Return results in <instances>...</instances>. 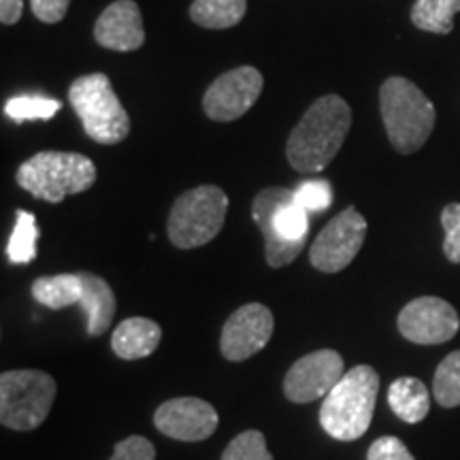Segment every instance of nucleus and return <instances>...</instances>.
I'll return each instance as SVG.
<instances>
[{
    "label": "nucleus",
    "mask_w": 460,
    "mask_h": 460,
    "mask_svg": "<svg viewBox=\"0 0 460 460\" xmlns=\"http://www.w3.org/2000/svg\"><path fill=\"white\" fill-rule=\"evenodd\" d=\"M352 126V109L341 96L326 94L305 111L286 143V158L298 172H320L341 149Z\"/></svg>",
    "instance_id": "1"
},
{
    "label": "nucleus",
    "mask_w": 460,
    "mask_h": 460,
    "mask_svg": "<svg viewBox=\"0 0 460 460\" xmlns=\"http://www.w3.org/2000/svg\"><path fill=\"white\" fill-rule=\"evenodd\" d=\"M252 217L264 237L269 267L281 269L295 262L309 233V214L295 200V190L267 188L258 192Z\"/></svg>",
    "instance_id": "2"
},
{
    "label": "nucleus",
    "mask_w": 460,
    "mask_h": 460,
    "mask_svg": "<svg viewBox=\"0 0 460 460\" xmlns=\"http://www.w3.org/2000/svg\"><path fill=\"white\" fill-rule=\"evenodd\" d=\"M379 393V376L369 365L345 371L320 407L322 429L337 441H356L371 427Z\"/></svg>",
    "instance_id": "3"
},
{
    "label": "nucleus",
    "mask_w": 460,
    "mask_h": 460,
    "mask_svg": "<svg viewBox=\"0 0 460 460\" xmlns=\"http://www.w3.org/2000/svg\"><path fill=\"white\" fill-rule=\"evenodd\" d=\"M386 135L399 154L418 152L433 135L437 111L429 96L405 77H388L379 88Z\"/></svg>",
    "instance_id": "4"
},
{
    "label": "nucleus",
    "mask_w": 460,
    "mask_h": 460,
    "mask_svg": "<svg viewBox=\"0 0 460 460\" xmlns=\"http://www.w3.org/2000/svg\"><path fill=\"white\" fill-rule=\"evenodd\" d=\"M17 186L45 203H62L82 194L96 181V164L75 152H39L15 172Z\"/></svg>",
    "instance_id": "5"
},
{
    "label": "nucleus",
    "mask_w": 460,
    "mask_h": 460,
    "mask_svg": "<svg viewBox=\"0 0 460 460\" xmlns=\"http://www.w3.org/2000/svg\"><path fill=\"white\" fill-rule=\"evenodd\" d=\"M68 101L92 141L101 146H115L128 137V111L119 102L111 79L105 73H92L75 79L68 90Z\"/></svg>",
    "instance_id": "6"
},
{
    "label": "nucleus",
    "mask_w": 460,
    "mask_h": 460,
    "mask_svg": "<svg viewBox=\"0 0 460 460\" xmlns=\"http://www.w3.org/2000/svg\"><path fill=\"white\" fill-rule=\"evenodd\" d=\"M228 197L217 186H197L171 207L166 234L180 250H194L214 241L226 222Z\"/></svg>",
    "instance_id": "7"
},
{
    "label": "nucleus",
    "mask_w": 460,
    "mask_h": 460,
    "mask_svg": "<svg viewBox=\"0 0 460 460\" xmlns=\"http://www.w3.org/2000/svg\"><path fill=\"white\" fill-rule=\"evenodd\" d=\"M56 379L45 371L20 369L0 376V422L11 430H34L49 416Z\"/></svg>",
    "instance_id": "8"
},
{
    "label": "nucleus",
    "mask_w": 460,
    "mask_h": 460,
    "mask_svg": "<svg viewBox=\"0 0 460 460\" xmlns=\"http://www.w3.org/2000/svg\"><path fill=\"white\" fill-rule=\"evenodd\" d=\"M367 220L356 207H348L322 228L315 237L309 261L322 273H339L358 256L367 239Z\"/></svg>",
    "instance_id": "9"
},
{
    "label": "nucleus",
    "mask_w": 460,
    "mask_h": 460,
    "mask_svg": "<svg viewBox=\"0 0 460 460\" xmlns=\"http://www.w3.org/2000/svg\"><path fill=\"white\" fill-rule=\"evenodd\" d=\"M262 85V73L254 66H239L220 75L203 96L207 118L214 122H234L256 105Z\"/></svg>",
    "instance_id": "10"
},
{
    "label": "nucleus",
    "mask_w": 460,
    "mask_h": 460,
    "mask_svg": "<svg viewBox=\"0 0 460 460\" xmlns=\"http://www.w3.org/2000/svg\"><path fill=\"white\" fill-rule=\"evenodd\" d=\"M396 324L407 341L418 345L446 343L460 329L456 309L439 296L413 298L401 309Z\"/></svg>",
    "instance_id": "11"
},
{
    "label": "nucleus",
    "mask_w": 460,
    "mask_h": 460,
    "mask_svg": "<svg viewBox=\"0 0 460 460\" xmlns=\"http://www.w3.org/2000/svg\"><path fill=\"white\" fill-rule=\"evenodd\" d=\"M345 376L341 354L335 349H315L298 358L284 379V394L292 402H312L326 396Z\"/></svg>",
    "instance_id": "12"
},
{
    "label": "nucleus",
    "mask_w": 460,
    "mask_h": 460,
    "mask_svg": "<svg viewBox=\"0 0 460 460\" xmlns=\"http://www.w3.org/2000/svg\"><path fill=\"white\" fill-rule=\"evenodd\" d=\"M275 318L262 303H247L226 320L220 349L226 360L241 362L261 352L273 335Z\"/></svg>",
    "instance_id": "13"
},
{
    "label": "nucleus",
    "mask_w": 460,
    "mask_h": 460,
    "mask_svg": "<svg viewBox=\"0 0 460 460\" xmlns=\"http://www.w3.org/2000/svg\"><path fill=\"white\" fill-rule=\"evenodd\" d=\"M216 407L197 396H180L163 402L154 413V424L160 433L177 441H203L216 433Z\"/></svg>",
    "instance_id": "14"
},
{
    "label": "nucleus",
    "mask_w": 460,
    "mask_h": 460,
    "mask_svg": "<svg viewBox=\"0 0 460 460\" xmlns=\"http://www.w3.org/2000/svg\"><path fill=\"white\" fill-rule=\"evenodd\" d=\"M94 39L111 51H135L146 43L141 9L135 0H115L94 24Z\"/></svg>",
    "instance_id": "15"
},
{
    "label": "nucleus",
    "mask_w": 460,
    "mask_h": 460,
    "mask_svg": "<svg viewBox=\"0 0 460 460\" xmlns=\"http://www.w3.org/2000/svg\"><path fill=\"white\" fill-rule=\"evenodd\" d=\"M163 329L149 318H128L111 335V349L122 360H139L156 352Z\"/></svg>",
    "instance_id": "16"
},
{
    "label": "nucleus",
    "mask_w": 460,
    "mask_h": 460,
    "mask_svg": "<svg viewBox=\"0 0 460 460\" xmlns=\"http://www.w3.org/2000/svg\"><path fill=\"white\" fill-rule=\"evenodd\" d=\"M84 295L79 305L88 314V335L99 337L109 331L115 315V295L111 286L94 273H82Z\"/></svg>",
    "instance_id": "17"
},
{
    "label": "nucleus",
    "mask_w": 460,
    "mask_h": 460,
    "mask_svg": "<svg viewBox=\"0 0 460 460\" xmlns=\"http://www.w3.org/2000/svg\"><path fill=\"white\" fill-rule=\"evenodd\" d=\"M388 405L396 418L418 424L430 411V393L418 377H399L388 388Z\"/></svg>",
    "instance_id": "18"
},
{
    "label": "nucleus",
    "mask_w": 460,
    "mask_h": 460,
    "mask_svg": "<svg viewBox=\"0 0 460 460\" xmlns=\"http://www.w3.org/2000/svg\"><path fill=\"white\" fill-rule=\"evenodd\" d=\"M84 295L82 273H65L39 278L32 284L34 301L49 309H65L77 305Z\"/></svg>",
    "instance_id": "19"
},
{
    "label": "nucleus",
    "mask_w": 460,
    "mask_h": 460,
    "mask_svg": "<svg viewBox=\"0 0 460 460\" xmlns=\"http://www.w3.org/2000/svg\"><path fill=\"white\" fill-rule=\"evenodd\" d=\"M247 11V0H194L190 17L194 24L209 31H226L237 26Z\"/></svg>",
    "instance_id": "20"
},
{
    "label": "nucleus",
    "mask_w": 460,
    "mask_h": 460,
    "mask_svg": "<svg viewBox=\"0 0 460 460\" xmlns=\"http://www.w3.org/2000/svg\"><path fill=\"white\" fill-rule=\"evenodd\" d=\"M458 11L460 0H416L411 7V22L424 32L450 34Z\"/></svg>",
    "instance_id": "21"
},
{
    "label": "nucleus",
    "mask_w": 460,
    "mask_h": 460,
    "mask_svg": "<svg viewBox=\"0 0 460 460\" xmlns=\"http://www.w3.org/2000/svg\"><path fill=\"white\" fill-rule=\"evenodd\" d=\"M15 226L7 243V256L11 264H28L37 258V217L31 211H15Z\"/></svg>",
    "instance_id": "22"
},
{
    "label": "nucleus",
    "mask_w": 460,
    "mask_h": 460,
    "mask_svg": "<svg viewBox=\"0 0 460 460\" xmlns=\"http://www.w3.org/2000/svg\"><path fill=\"white\" fill-rule=\"evenodd\" d=\"M60 101L43 94H22L13 96L4 105V113L13 119L15 124L22 122H48L60 111Z\"/></svg>",
    "instance_id": "23"
},
{
    "label": "nucleus",
    "mask_w": 460,
    "mask_h": 460,
    "mask_svg": "<svg viewBox=\"0 0 460 460\" xmlns=\"http://www.w3.org/2000/svg\"><path fill=\"white\" fill-rule=\"evenodd\" d=\"M433 394L441 407L460 405V349L447 354L437 367L433 377Z\"/></svg>",
    "instance_id": "24"
},
{
    "label": "nucleus",
    "mask_w": 460,
    "mask_h": 460,
    "mask_svg": "<svg viewBox=\"0 0 460 460\" xmlns=\"http://www.w3.org/2000/svg\"><path fill=\"white\" fill-rule=\"evenodd\" d=\"M222 460H273V456L261 430H245L226 446Z\"/></svg>",
    "instance_id": "25"
},
{
    "label": "nucleus",
    "mask_w": 460,
    "mask_h": 460,
    "mask_svg": "<svg viewBox=\"0 0 460 460\" xmlns=\"http://www.w3.org/2000/svg\"><path fill=\"white\" fill-rule=\"evenodd\" d=\"M332 199H335V192H332L331 181L326 180H309L295 188V200L307 214L326 211L332 205Z\"/></svg>",
    "instance_id": "26"
},
{
    "label": "nucleus",
    "mask_w": 460,
    "mask_h": 460,
    "mask_svg": "<svg viewBox=\"0 0 460 460\" xmlns=\"http://www.w3.org/2000/svg\"><path fill=\"white\" fill-rule=\"evenodd\" d=\"M441 226L446 230L444 254L450 262L460 264V203H450L444 207Z\"/></svg>",
    "instance_id": "27"
},
{
    "label": "nucleus",
    "mask_w": 460,
    "mask_h": 460,
    "mask_svg": "<svg viewBox=\"0 0 460 460\" xmlns=\"http://www.w3.org/2000/svg\"><path fill=\"white\" fill-rule=\"evenodd\" d=\"M109 460H156V447L146 437L132 435L115 446Z\"/></svg>",
    "instance_id": "28"
},
{
    "label": "nucleus",
    "mask_w": 460,
    "mask_h": 460,
    "mask_svg": "<svg viewBox=\"0 0 460 460\" xmlns=\"http://www.w3.org/2000/svg\"><path fill=\"white\" fill-rule=\"evenodd\" d=\"M367 460H416L396 437H379L367 452Z\"/></svg>",
    "instance_id": "29"
},
{
    "label": "nucleus",
    "mask_w": 460,
    "mask_h": 460,
    "mask_svg": "<svg viewBox=\"0 0 460 460\" xmlns=\"http://www.w3.org/2000/svg\"><path fill=\"white\" fill-rule=\"evenodd\" d=\"M71 0H31L32 13L45 24H58L65 20Z\"/></svg>",
    "instance_id": "30"
},
{
    "label": "nucleus",
    "mask_w": 460,
    "mask_h": 460,
    "mask_svg": "<svg viewBox=\"0 0 460 460\" xmlns=\"http://www.w3.org/2000/svg\"><path fill=\"white\" fill-rule=\"evenodd\" d=\"M22 13H24V0H0V22L4 26L20 22Z\"/></svg>",
    "instance_id": "31"
}]
</instances>
